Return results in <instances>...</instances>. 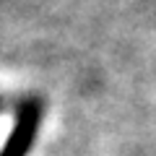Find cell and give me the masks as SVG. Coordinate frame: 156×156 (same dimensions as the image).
I'll return each mask as SVG.
<instances>
[{
  "label": "cell",
  "instance_id": "cell-1",
  "mask_svg": "<svg viewBox=\"0 0 156 156\" xmlns=\"http://www.w3.org/2000/svg\"><path fill=\"white\" fill-rule=\"evenodd\" d=\"M39 122H42V104L37 99H23L16 109V122L5 146L0 148V156H26L34 146Z\"/></svg>",
  "mask_w": 156,
  "mask_h": 156
}]
</instances>
